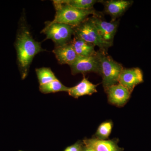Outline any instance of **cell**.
<instances>
[{"mask_svg":"<svg viewBox=\"0 0 151 151\" xmlns=\"http://www.w3.org/2000/svg\"><path fill=\"white\" fill-rule=\"evenodd\" d=\"M52 52L60 64H67L69 66L75 62L78 57L70 42L55 47Z\"/></svg>","mask_w":151,"mask_h":151,"instance_id":"12","label":"cell"},{"mask_svg":"<svg viewBox=\"0 0 151 151\" xmlns=\"http://www.w3.org/2000/svg\"><path fill=\"white\" fill-rule=\"evenodd\" d=\"M108 101L117 107H123L128 102L131 97V92L119 84L111 86L106 91Z\"/></svg>","mask_w":151,"mask_h":151,"instance_id":"9","label":"cell"},{"mask_svg":"<svg viewBox=\"0 0 151 151\" xmlns=\"http://www.w3.org/2000/svg\"><path fill=\"white\" fill-rule=\"evenodd\" d=\"M118 139L100 140L96 138L83 141L84 145L95 151H124V149L118 145Z\"/></svg>","mask_w":151,"mask_h":151,"instance_id":"11","label":"cell"},{"mask_svg":"<svg viewBox=\"0 0 151 151\" xmlns=\"http://www.w3.org/2000/svg\"><path fill=\"white\" fill-rule=\"evenodd\" d=\"M113 124L111 121H106L100 124L94 134V138L100 140H107L111 134Z\"/></svg>","mask_w":151,"mask_h":151,"instance_id":"18","label":"cell"},{"mask_svg":"<svg viewBox=\"0 0 151 151\" xmlns=\"http://www.w3.org/2000/svg\"><path fill=\"white\" fill-rule=\"evenodd\" d=\"M73 35L99 47L101 51L107 52L112 45L103 39L95 26L91 17L88 18L77 26L73 27Z\"/></svg>","mask_w":151,"mask_h":151,"instance_id":"4","label":"cell"},{"mask_svg":"<svg viewBox=\"0 0 151 151\" xmlns=\"http://www.w3.org/2000/svg\"><path fill=\"white\" fill-rule=\"evenodd\" d=\"M40 85L58 80L54 73L49 68L42 67L35 69Z\"/></svg>","mask_w":151,"mask_h":151,"instance_id":"16","label":"cell"},{"mask_svg":"<svg viewBox=\"0 0 151 151\" xmlns=\"http://www.w3.org/2000/svg\"><path fill=\"white\" fill-rule=\"evenodd\" d=\"M133 1L129 0H109L102 1L105 13L109 15L112 20L122 16L133 4Z\"/></svg>","mask_w":151,"mask_h":151,"instance_id":"10","label":"cell"},{"mask_svg":"<svg viewBox=\"0 0 151 151\" xmlns=\"http://www.w3.org/2000/svg\"><path fill=\"white\" fill-rule=\"evenodd\" d=\"M102 1L98 0H63L64 3L68 5L84 10L94 9V6L96 3Z\"/></svg>","mask_w":151,"mask_h":151,"instance_id":"17","label":"cell"},{"mask_svg":"<svg viewBox=\"0 0 151 151\" xmlns=\"http://www.w3.org/2000/svg\"><path fill=\"white\" fill-rule=\"evenodd\" d=\"M72 75L95 73L100 74V63L98 51L89 56H78L75 62L70 65Z\"/></svg>","mask_w":151,"mask_h":151,"instance_id":"6","label":"cell"},{"mask_svg":"<svg viewBox=\"0 0 151 151\" xmlns=\"http://www.w3.org/2000/svg\"><path fill=\"white\" fill-rule=\"evenodd\" d=\"M70 43L78 56H89L97 53L94 45L81 39L74 37Z\"/></svg>","mask_w":151,"mask_h":151,"instance_id":"14","label":"cell"},{"mask_svg":"<svg viewBox=\"0 0 151 151\" xmlns=\"http://www.w3.org/2000/svg\"><path fill=\"white\" fill-rule=\"evenodd\" d=\"M97 85L92 83L85 76L77 85L70 87L68 92L71 97L78 98L84 95H91L97 92Z\"/></svg>","mask_w":151,"mask_h":151,"instance_id":"13","label":"cell"},{"mask_svg":"<svg viewBox=\"0 0 151 151\" xmlns=\"http://www.w3.org/2000/svg\"><path fill=\"white\" fill-rule=\"evenodd\" d=\"M73 27L64 24L47 22L41 32L45 35L46 39L51 40L54 42L55 47L60 46L69 43L72 40Z\"/></svg>","mask_w":151,"mask_h":151,"instance_id":"5","label":"cell"},{"mask_svg":"<svg viewBox=\"0 0 151 151\" xmlns=\"http://www.w3.org/2000/svg\"><path fill=\"white\" fill-rule=\"evenodd\" d=\"M53 3L56 13L52 22L64 24L75 27L88 18L89 15L100 14L94 9L84 10L76 8L65 4L63 0H55Z\"/></svg>","mask_w":151,"mask_h":151,"instance_id":"2","label":"cell"},{"mask_svg":"<svg viewBox=\"0 0 151 151\" xmlns=\"http://www.w3.org/2000/svg\"><path fill=\"white\" fill-rule=\"evenodd\" d=\"M144 82L142 70L138 67L124 68L119 76L118 83L131 93L136 86Z\"/></svg>","mask_w":151,"mask_h":151,"instance_id":"8","label":"cell"},{"mask_svg":"<svg viewBox=\"0 0 151 151\" xmlns=\"http://www.w3.org/2000/svg\"><path fill=\"white\" fill-rule=\"evenodd\" d=\"M84 146L83 142L79 141L72 145L67 147L64 151H83Z\"/></svg>","mask_w":151,"mask_h":151,"instance_id":"19","label":"cell"},{"mask_svg":"<svg viewBox=\"0 0 151 151\" xmlns=\"http://www.w3.org/2000/svg\"><path fill=\"white\" fill-rule=\"evenodd\" d=\"M19 151H24L19 150Z\"/></svg>","mask_w":151,"mask_h":151,"instance_id":"21","label":"cell"},{"mask_svg":"<svg viewBox=\"0 0 151 151\" xmlns=\"http://www.w3.org/2000/svg\"><path fill=\"white\" fill-rule=\"evenodd\" d=\"M100 74L105 91L111 86L118 84L119 76L124 69L121 63L115 61L107 52L98 50Z\"/></svg>","mask_w":151,"mask_h":151,"instance_id":"3","label":"cell"},{"mask_svg":"<svg viewBox=\"0 0 151 151\" xmlns=\"http://www.w3.org/2000/svg\"><path fill=\"white\" fill-rule=\"evenodd\" d=\"M91 18L103 39L113 45L114 37L119 27V21H106L102 18L101 14L92 16Z\"/></svg>","mask_w":151,"mask_h":151,"instance_id":"7","label":"cell"},{"mask_svg":"<svg viewBox=\"0 0 151 151\" xmlns=\"http://www.w3.org/2000/svg\"><path fill=\"white\" fill-rule=\"evenodd\" d=\"M17 32L14 46L17 52V63L22 79L27 76L35 56L44 51L41 43L35 40L30 32L24 17L21 18Z\"/></svg>","mask_w":151,"mask_h":151,"instance_id":"1","label":"cell"},{"mask_svg":"<svg viewBox=\"0 0 151 151\" xmlns=\"http://www.w3.org/2000/svg\"><path fill=\"white\" fill-rule=\"evenodd\" d=\"M83 151H95L91 149V148H89V147H86L84 145V149H83Z\"/></svg>","mask_w":151,"mask_h":151,"instance_id":"20","label":"cell"},{"mask_svg":"<svg viewBox=\"0 0 151 151\" xmlns=\"http://www.w3.org/2000/svg\"><path fill=\"white\" fill-rule=\"evenodd\" d=\"M69 87L63 85L59 80L50 81L46 84L40 85V92L43 94L55 93L60 92H68Z\"/></svg>","mask_w":151,"mask_h":151,"instance_id":"15","label":"cell"}]
</instances>
